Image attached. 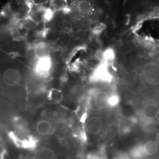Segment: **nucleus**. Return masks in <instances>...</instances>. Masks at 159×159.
Masks as SVG:
<instances>
[{
  "label": "nucleus",
  "instance_id": "nucleus-11",
  "mask_svg": "<svg viewBox=\"0 0 159 159\" xmlns=\"http://www.w3.org/2000/svg\"><path fill=\"white\" fill-rule=\"evenodd\" d=\"M143 149L146 157H152L159 153V146L155 140H148L142 144Z\"/></svg>",
  "mask_w": 159,
  "mask_h": 159
},
{
  "label": "nucleus",
  "instance_id": "nucleus-12",
  "mask_svg": "<svg viewBox=\"0 0 159 159\" xmlns=\"http://www.w3.org/2000/svg\"><path fill=\"white\" fill-rule=\"evenodd\" d=\"M84 96V89L82 86L80 85H74L69 91L68 96L71 101L74 102H78L81 100Z\"/></svg>",
  "mask_w": 159,
  "mask_h": 159
},
{
  "label": "nucleus",
  "instance_id": "nucleus-18",
  "mask_svg": "<svg viewBox=\"0 0 159 159\" xmlns=\"http://www.w3.org/2000/svg\"><path fill=\"white\" fill-rule=\"evenodd\" d=\"M155 141H156V142L158 144V145L159 146V131L156 134V135L155 136Z\"/></svg>",
  "mask_w": 159,
  "mask_h": 159
},
{
  "label": "nucleus",
  "instance_id": "nucleus-14",
  "mask_svg": "<svg viewBox=\"0 0 159 159\" xmlns=\"http://www.w3.org/2000/svg\"><path fill=\"white\" fill-rule=\"evenodd\" d=\"M129 156L131 159H144L146 156L144 153L142 144L133 148L129 152Z\"/></svg>",
  "mask_w": 159,
  "mask_h": 159
},
{
  "label": "nucleus",
  "instance_id": "nucleus-16",
  "mask_svg": "<svg viewBox=\"0 0 159 159\" xmlns=\"http://www.w3.org/2000/svg\"><path fill=\"white\" fill-rule=\"evenodd\" d=\"M119 102V98L117 95H111L110 98L109 106L110 107H115Z\"/></svg>",
  "mask_w": 159,
  "mask_h": 159
},
{
  "label": "nucleus",
  "instance_id": "nucleus-9",
  "mask_svg": "<svg viewBox=\"0 0 159 159\" xmlns=\"http://www.w3.org/2000/svg\"><path fill=\"white\" fill-rule=\"evenodd\" d=\"M51 122L47 120H39L35 125V130L41 136H47L50 134L52 131Z\"/></svg>",
  "mask_w": 159,
  "mask_h": 159
},
{
  "label": "nucleus",
  "instance_id": "nucleus-7",
  "mask_svg": "<svg viewBox=\"0 0 159 159\" xmlns=\"http://www.w3.org/2000/svg\"><path fill=\"white\" fill-rule=\"evenodd\" d=\"M110 94L107 92L100 91L98 92L94 97V105L98 109H104L109 106Z\"/></svg>",
  "mask_w": 159,
  "mask_h": 159
},
{
  "label": "nucleus",
  "instance_id": "nucleus-10",
  "mask_svg": "<svg viewBox=\"0 0 159 159\" xmlns=\"http://www.w3.org/2000/svg\"><path fill=\"white\" fill-rule=\"evenodd\" d=\"M159 108L158 106L155 103H148L143 108V115L146 119H156Z\"/></svg>",
  "mask_w": 159,
  "mask_h": 159
},
{
  "label": "nucleus",
  "instance_id": "nucleus-15",
  "mask_svg": "<svg viewBox=\"0 0 159 159\" xmlns=\"http://www.w3.org/2000/svg\"><path fill=\"white\" fill-rule=\"evenodd\" d=\"M103 57L105 61H112L114 58V52L113 50L112 49H108L104 52Z\"/></svg>",
  "mask_w": 159,
  "mask_h": 159
},
{
  "label": "nucleus",
  "instance_id": "nucleus-3",
  "mask_svg": "<svg viewBox=\"0 0 159 159\" xmlns=\"http://www.w3.org/2000/svg\"><path fill=\"white\" fill-rule=\"evenodd\" d=\"M52 61L51 57L37 59L34 67V73L40 79H46L51 73Z\"/></svg>",
  "mask_w": 159,
  "mask_h": 159
},
{
  "label": "nucleus",
  "instance_id": "nucleus-6",
  "mask_svg": "<svg viewBox=\"0 0 159 159\" xmlns=\"http://www.w3.org/2000/svg\"><path fill=\"white\" fill-rule=\"evenodd\" d=\"M33 159H61L57 150L48 146L37 148L33 155Z\"/></svg>",
  "mask_w": 159,
  "mask_h": 159
},
{
  "label": "nucleus",
  "instance_id": "nucleus-19",
  "mask_svg": "<svg viewBox=\"0 0 159 159\" xmlns=\"http://www.w3.org/2000/svg\"><path fill=\"white\" fill-rule=\"evenodd\" d=\"M156 119H157V121L159 122V111H158V113H157V116H156Z\"/></svg>",
  "mask_w": 159,
  "mask_h": 159
},
{
  "label": "nucleus",
  "instance_id": "nucleus-1",
  "mask_svg": "<svg viewBox=\"0 0 159 159\" xmlns=\"http://www.w3.org/2000/svg\"><path fill=\"white\" fill-rule=\"evenodd\" d=\"M142 75L148 84L159 85V63L152 61L144 64L142 68Z\"/></svg>",
  "mask_w": 159,
  "mask_h": 159
},
{
  "label": "nucleus",
  "instance_id": "nucleus-5",
  "mask_svg": "<svg viewBox=\"0 0 159 159\" xmlns=\"http://www.w3.org/2000/svg\"><path fill=\"white\" fill-rule=\"evenodd\" d=\"M85 130L92 136L98 135L103 129V122L102 119L97 116H92L85 121Z\"/></svg>",
  "mask_w": 159,
  "mask_h": 159
},
{
  "label": "nucleus",
  "instance_id": "nucleus-2",
  "mask_svg": "<svg viewBox=\"0 0 159 159\" xmlns=\"http://www.w3.org/2000/svg\"><path fill=\"white\" fill-rule=\"evenodd\" d=\"M22 80V75L17 68H6L2 74L3 83L8 87L13 88L19 85Z\"/></svg>",
  "mask_w": 159,
  "mask_h": 159
},
{
  "label": "nucleus",
  "instance_id": "nucleus-4",
  "mask_svg": "<svg viewBox=\"0 0 159 159\" xmlns=\"http://www.w3.org/2000/svg\"><path fill=\"white\" fill-rule=\"evenodd\" d=\"M112 79V75L106 63L98 65L94 70L90 77L91 81L94 83H110Z\"/></svg>",
  "mask_w": 159,
  "mask_h": 159
},
{
  "label": "nucleus",
  "instance_id": "nucleus-8",
  "mask_svg": "<svg viewBox=\"0 0 159 159\" xmlns=\"http://www.w3.org/2000/svg\"><path fill=\"white\" fill-rule=\"evenodd\" d=\"M34 55L37 59L44 58L50 56V48L46 42H40L34 47Z\"/></svg>",
  "mask_w": 159,
  "mask_h": 159
},
{
  "label": "nucleus",
  "instance_id": "nucleus-17",
  "mask_svg": "<svg viewBox=\"0 0 159 159\" xmlns=\"http://www.w3.org/2000/svg\"><path fill=\"white\" fill-rule=\"evenodd\" d=\"M4 151V146L2 140L0 139V156L3 153Z\"/></svg>",
  "mask_w": 159,
  "mask_h": 159
},
{
  "label": "nucleus",
  "instance_id": "nucleus-13",
  "mask_svg": "<svg viewBox=\"0 0 159 159\" xmlns=\"http://www.w3.org/2000/svg\"><path fill=\"white\" fill-rule=\"evenodd\" d=\"M77 9L83 16H88L90 14L93 10L92 5L87 1H81L79 2L77 5Z\"/></svg>",
  "mask_w": 159,
  "mask_h": 159
}]
</instances>
